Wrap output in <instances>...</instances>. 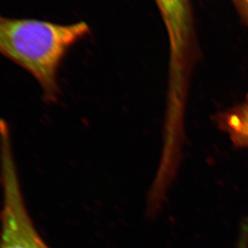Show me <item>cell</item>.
Returning <instances> with one entry per match:
<instances>
[{
  "mask_svg": "<svg viewBox=\"0 0 248 248\" xmlns=\"http://www.w3.org/2000/svg\"><path fill=\"white\" fill-rule=\"evenodd\" d=\"M89 31L85 22L61 24L0 16V54L31 75L45 100L54 103L60 92L58 76L62 62Z\"/></svg>",
  "mask_w": 248,
  "mask_h": 248,
  "instance_id": "cell-1",
  "label": "cell"
},
{
  "mask_svg": "<svg viewBox=\"0 0 248 248\" xmlns=\"http://www.w3.org/2000/svg\"><path fill=\"white\" fill-rule=\"evenodd\" d=\"M0 248H52L39 233L24 201L12 140L0 139Z\"/></svg>",
  "mask_w": 248,
  "mask_h": 248,
  "instance_id": "cell-2",
  "label": "cell"
},
{
  "mask_svg": "<svg viewBox=\"0 0 248 248\" xmlns=\"http://www.w3.org/2000/svg\"><path fill=\"white\" fill-rule=\"evenodd\" d=\"M167 29L170 48L167 114L185 113L188 75L193 56V29L189 0H156Z\"/></svg>",
  "mask_w": 248,
  "mask_h": 248,
  "instance_id": "cell-3",
  "label": "cell"
},
{
  "mask_svg": "<svg viewBox=\"0 0 248 248\" xmlns=\"http://www.w3.org/2000/svg\"><path fill=\"white\" fill-rule=\"evenodd\" d=\"M214 120L234 147L248 148V98L239 105L217 113Z\"/></svg>",
  "mask_w": 248,
  "mask_h": 248,
  "instance_id": "cell-4",
  "label": "cell"
},
{
  "mask_svg": "<svg viewBox=\"0 0 248 248\" xmlns=\"http://www.w3.org/2000/svg\"><path fill=\"white\" fill-rule=\"evenodd\" d=\"M235 248H248V220L242 225L241 231Z\"/></svg>",
  "mask_w": 248,
  "mask_h": 248,
  "instance_id": "cell-5",
  "label": "cell"
},
{
  "mask_svg": "<svg viewBox=\"0 0 248 248\" xmlns=\"http://www.w3.org/2000/svg\"><path fill=\"white\" fill-rule=\"evenodd\" d=\"M235 2L248 21V0H235Z\"/></svg>",
  "mask_w": 248,
  "mask_h": 248,
  "instance_id": "cell-6",
  "label": "cell"
},
{
  "mask_svg": "<svg viewBox=\"0 0 248 248\" xmlns=\"http://www.w3.org/2000/svg\"><path fill=\"white\" fill-rule=\"evenodd\" d=\"M0 205H1V204H0Z\"/></svg>",
  "mask_w": 248,
  "mask_h": 248,
  "instance_id": "cell-7",
  "label": "cell"
}]
</instances>
